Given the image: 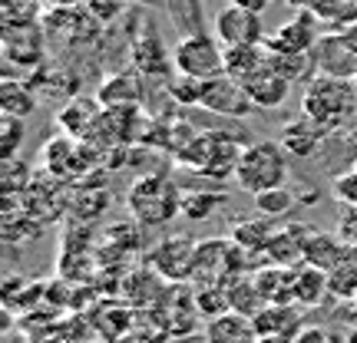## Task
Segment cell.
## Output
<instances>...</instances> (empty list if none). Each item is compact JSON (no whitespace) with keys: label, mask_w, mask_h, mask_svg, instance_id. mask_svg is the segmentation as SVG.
Returning <instances> with one entry per match:
<instances>
[{"label":"cell","mask_w":357,"mask_h":343,"mask_svg":"<svg viewBox=\"0 0 357 343\" xmlns=\"http://www.w3.org/2000/svg\"><path fill=\"white\" fill-rule=\"evenodd\" d=\"M301 113L321 122L328 132H341L357 115V83L337 77H314L301 93Z\"/></svg>","instance_id":"obj_1"},{"label":"cell","mask_w":357,"mask_h":343,"mask_svg":"<svg viewBox=\"0 0 357 343\" xmlns=\"http://www.w3.org/2000/svg\"><path fill=\"white\" fill-rule=\"evenodd\" d=\"M242 152H245V142L235 132L212 129V132H199L189 149L176 155V162L192 168L195 175L202 178H225V175H235Z\"/></svg>","instance_id":"obj_2"},{"label":"cell","mask_w":357,"mask_h":343,"mask_svg":"<svg viewBox=\"0 0 357 343\" xmlns=\"http://www.w3.org/2000/svg\"><path fill=\"white\" fill-rule=\"evenodd\" d=\"M129 215L142 228H166L172 218L182 215V191L166 175H142L129 189Z\"/></svg>","instance_id":"obj_3"},{"label":"cell","mask_w":357,"mask_h":343,"mask_svg":"<svg viewBox=\"0 0 357 343\" xmlns=\"http://www.w3.org/2000/svg\"><path fill=\"white\" fill-rule=\"evenodd\" d=\"M288 166H291V155L284 152L281 142H248L238 159V168H235V182L242 191L258 195V191L284 185Z\"/></svg>","instance_id":"obj_4"},{"label":"cell","mask_w":357,"mask_h":343,"mask_svg":"<svg viewBox=\"0 0 357 343\" xmlns=\"http://www.w3.org/2000/svg\"><path fill=\"white\" fill-rule=\"evenodd\" d=\"M172 66L178 77L212 79L225 73V47L215 40V33H185L172 50Z\"/></svg>","instance_id":"obj_5"},{"label":"cell","mask_w":357,"mask_h":343,"mask_svg":"<svg viewBox=\"0 0 357 343\" xmlns=\"http://www.w3.org/2000/svg\"><path fill=\"white\" fill-rule=\"evenodd\" d=\"M238 274V244L231 238H212V241H199L195 248V261H192L189 284L202 287V284H222L225 278Z\"/></svg>","instance_id":"obj_6"},{"label":"cell","mask_w":357,"mask_h":343,"mask_svg":"<svg viewBox=\"0 0 357 343\" xmlns=\"http://www.w3.org/2000/svg\"><path fill=\"white\" fill-rule=\"evenodd\" d=\"M212 30H215V40L222 43V47H258V43H265L268 40L261 13L235 7V3H229L225 10L215 13Z\"/></svg>","instance_id":"obj_7"},{"label":"cell","mask_w":357,"mask_h":343,"mask_svg":"<svg viewBox=\"0 0 357 343\" xmlns=\"http://www.w3.org/2000/svg\"><path fill=\"white\" fill-rule=\"evenodd\" d=\"M199 109H208L225 119H245L255 113V106L248 99V93L238 79H231L229 73L212 79H202V96H199Z\"/></svg>","instance_id":"obj_8"},{"label":"cell","mask_w":357,"mask_h":343,"mask_svg":"<svg viewBox=\"0 0 357 343\" xmlns=\"http://www.w3.org/2000/svg\"><path fill=\"white\" fill-rule=\"evenodd\" d=\"M195 248H199V241L189 238V234H169V238H162V241L149 251L146 264L153 267L155 274H162L169 284H182V280H189V274H192Z\"/></svg>","instance_id":"obj_9"},{"label":"cell","mask_w":357,"mask_h":343,"mask_svg":"<svg viewBox=\"0 0 357 343\" xmlns=\"http://www.w3.org/2000/svg\"><path fill=\"white\" fill-rule=\"evenodd\" d=\"M321 37V24L314 10H298L291 20H284L278 30H271L265 40L268 53H311Z\"/></svg>","instance_id":"obj_10"},{"label":"cell","mask_w":357,"mask_h":343,"mask_svg":"<svg viewBox=\"0 0 357 343\" xmlns=\"http://www.w3.org/2000/svg\"><path fill=\"white\" fill-rule=\"evenodd\" d=\"M311 56H314L318 77L357 79V53L344 40V33H321Z\"/></svg>","instance_id":"obj_11"},{"label":"cell","mask_w":357,"mask_h":343,"mask_svg":"<svg viewBox=\"0 0 357 343\" xmlns=\"http://www.w3.org/2000/svg\"><path fill=\"white\" fill-rule=\"evenodd\" d=\"M242 86L255 109H278V106H284V99H288V93H291L294 83L284 77L271 60H265L255 73H248V77L242 79Z\"/></svg>","instance_id":"obj_12"},{"label":"cell","mask_w":357,"mask_h":343,"mask_svg":"<svg viewBox=\"0 0 357 343\" xmlns=\"http://www.w3.org/2000/svg\"><path fill=\"white\" fill-rule=\"evenodd\" d=\"M328 136H331V132L321 126V122H314L311 115L301 113V115H294L291 122H284L278 142L284 145V152L291 155V159H311Z\"/></svg>","instance_id":"obj_13"},{"label":"cell","mask_w":357,"mask_h":343,"mask_svg":"<svg viewBox=\"0 0 357 343\" xmlns=\"http://www.w3.org/2000/svg\"><path fill=\"white\" fill-rule=\"evenodd\" d=\"M252 320H255V330L261 340L291 343L301 330V310L291 304H265Z\"/></svg>","instance_id":"obj_14"},{"label":"cell","mask_w":357,"mask_h":343,"mask_svg":"<svg viewBox=\"0 0 357 343\" xmlns=\"http://www.w3.org/2000/svg\"><path fill=\"white\" fill-rule=\"evenodd\" d=\"M129 56H132L136 73H142V77H166L169 70H176L172 66V53H166V47H162V40H159L155 30H142L139 37L132 40Z\"/></svg>","instance_id":"obj_15"},{"label":"cell","mask_w":357,"mask_h":343,"mask_svg":"<svg viewBox=\"0 0 357 343\" xmlns=\"http://www.w3.org/2000/svg\"><path fill=\"white\" fill-rule=\"evenodd\" d=\"M354 255L351 248L344 244L341 234H328V231H311L305 244V264L318 267L324 274H331L337 264H344L347 257Z\"/></svg>","instance_id":"obj_16"},{"label":"cell","mask_w":357,"mask_h":343,"mask_svg":"<svg viewBox=\"0 0 357 343\" xmlns=\"http://www.w3.org/2000/svg\"><path fill=\"white\" fill-rule=\"evenodd\" d=\"M311 231L314 228H307L301 221H291V225L278 228L265 251L268 261H271V264H288V267L305 264V244H307V234H311Z\"/></svg>","instance_id":"obj_17"},{"label":"cell","mask_w":357,"mask_h":343,"mask_svg":"<svg viewBox=\"0 0 357 343\" xmlns=\"http://www.w3.org/2000/svg\"><path fill=\"white\" fill-rule=\"evenodd\" d=\"M205 343H261V337L255 330V320L229 310L222 317L205 320Z\"/></svg>","instance_id":"obj_18"},{"label":"cell","mask_w":357,"mask_h":343,"mask_svg":"<svg viewBox=\"0 0 357 343\" xmlns=\"http://www.w3.org/2000/svg\"><path fill=\"white\" fill-rule=\"evenodd\" d=\"M294 271L298 267L271 264V261L261 271H255V284L265 304H294Z\"/></svg>","instance_id":"obj_19"},{"label":"cell","mask_w":357,"mask_h":343,"mask_svg":"<svg viewBox=\"0 0 357 343\" xmlns=\"http://www.w3.org/2000/svg\"><path fill=\"white\" fill-rule=\"evenodd\" d=\"M275 221L271 218H248V221H238L235 228H231V241L238 244V248H245V251H255V255H265L268 244H271V238H275Z\"/></svg>","instance_id":"obj_20"},{"label":"cell","mask_w":357,"mask_h":343,"mask_svg":"<svg viewBox=\"0 0 357 343\" xmlns=\"http://www.w3.org/2000/svg\"><path fill=\"white\" fill-rule=\"evenodd\" d=\"M225 291H229L231 310H238L245 317H255L258 310L265 307V297L258 291L255 274H231V278H225Z\"/></svg>","instance_id":"obj_21"},{"label":"cell","mask_w":357,"mask_h":343,"mask_svg":"<svg viewBox=\"0 0 357 343\" xmlns=\"http://www.w3.org/2000/svg\"><path fill=\"white\" fill-rule=\"evenodd\" d=\"M324 294H331L328 274L311 264H298V271H294V304L314 307L318 301H324Z\"/></svg>","instance_id":"obj_22"},{"label":"cell","mask_w":357,"mask_h":343,"mask_svg":"<svg viewBox=\"0 0 357 343\" xmlns=\"http://www.w3.org/2000/svg\"><path fill=\"white\" fill-rule=\"evenodd\" d=\"M314 17L324 26V33H341L357 24V0H314Z\"/></svg>","instance_id":"obj_23"},{"label":"cell","mask_w":357,"mask_h":343,"mask_svg":"<svg viewBox=\"0 0 357 343\" xmlns=\"http://www.w3.org/2000/svg\"><path fill=\"white\" fill-rule=\"evenodd\" d=\"M229 205L225 191H212V189H192L182 191V215L189 221H208L212 215H218V208Z\"/></svg>","instance_id":"obj_24"},{"label":"cell","mask_w":357,"mask_h":343,"mask_svg":"<svg viewBox=\"0 0 357 343\" xmlns=\"http://www.w3.org/2000/svg\"><path fill=\"white\" fill-rule=\"evenodd\" d=\"M0 109H3V115L26 119L37 109V96H33V89L26 86L24 79H3L0 83Z\"/></svg>","instance_id":"obj_25"},{"label":"cell","mask_w":357,"mask_h":343,"mask_svg":"<svg viewBox=\"0 0 357 343\" xmlns=\"http://www.w3.org/2000/svg\"><path fill=\"white\" fill-rule=\"evenodd\" d=\"M142 73H123V77L106 79L100 89V99L106 106H136L142 99Z\"/></svg>","instance_id":"obj_26"},{"label":"cell","mask_w":357,"mask_h":343,"mask_svg":"<svg viewBox=\"0 0 357 343\" xmlns=\"http://www.w3.org/2000/svg\"><path fill=\"white\" fill-rule=\"evenodd\" d=\"M268 60V47L258 43V47H225V73L231 79L242 83L248 73H255L258 66Z\"/></svg>","instance_id":"obj_27"},{"label":"cell","mask_w":357,"mask_h":343,"mask_svg":"<svg viewBox=\"0 0 357 343\" xmlns=\"http://www.w3.org/2000/svg\"><path fill=\"white\" fill-rule=\"evenodd\" d=\"M96 119H100V106L96 102H89V99H73L70 106H66L63 113H60V129H63L66 136H86L89 129L96 126Z\"/></svg>","instance_id":"obj_28"},{"label":"cell","mask_w":357,"mask_h":343,"mask_svg":"<svg viewBox=\"0 0 357 343\" xmlns=\"http://www.w3.org/2000/svg\"><path fill=\"white\" fill-rule=\"evenodd\" d=\"M268 60L278 66L291 83H305L307 86L311 79L318 77V70H314V56H311V53H268Z\"/></svg>","instance_id":"obj_29"},{"label":"cell","mask_w":357,"mask_h":343,"mask_svg":"<svg viewBox=\"0 0 357 343\" xmlns=\"http://www.w3.org/2000/svg\"><path fill=\"white\" fill-rule=\"evenodd\" d=\"M255 198V212L261 218H284L288 212H291L294 205H298V195H294L291 189H284V185H278V189H268V191H258V195H252Z\"/></svg>","instance_id":"obj_30"},{"label":"cell","mask_w":357,"mask_h":343,"mask_svg":"<svg viewBox=\"0 0 357 343\" xmlns=\"http://www.w3.org/2000/svg\"><path fill=\"white\" fill-rule=\"evenodd\" d=\"M79 155V145L73 136H56V139H50L47 145H43V159H47V168L50 172H56V175H70L73 172V166H70V159H77Z\"/></svg>","instance_id":"obj_31"},{"label":"cell","mask_w":357,"mask_h":343,"mask_svg":"<svg viewBox=\"0 0 357 343\" xmlns=\"http://www.w3.org/2000/svg\"><path fill=\"white\" fill-rule=\"evenodd\" d=\"M328 287H331L334 297H344V301L357 297V257L354 255L328 274Z\"/></svg>","instance_id":"obj_32"},{"label":"cell","mask_w":357,"mask_h":343,"mask_svg":"<svg viewBox=\"0 0 357 343\" xmlns=\"http://www.w3.org/2000/svg\"><path fill=\"white\" fill-rule=\"evenodd\" d=\"M24 136H26L24 119H17V115H3V119H0V155H3V162L17 155Z\"/></svg>","instance_id":"obj_33"},{"label":"cell","mask_w":357,"mask_h":343,"mask_svg":"<svg viewBox=\"0 0 357 343\" xmlns=\"http://www.w3.org/2000/svg\"><path fill=\"white\" fill-rule=\"evenodd\" d=\"M169 96L178 102V106H199V96H202V79L195 77H178L169 79Z\"/></svg>","instance_id":"obj_34"},{"label":"cell","mask_w":357,"mask_h":343,"mask_svg":"<svg viewBox=\"0 0 357 343\" xmlns=\"http://www.w3.org/2000/svg\"><path fill=\"white\" fill-rule=\"evenodd\" d=\"M126 3H129V0H86V3H83V10H86L96 24L109 26L119 13L126 10Z\"/></svg>","instance_id":"obj_35"},{"label":"cell","mask_w":357,"mask_h":343,"mask_svg":"<svg viewBox=\"0 0 357 343\" xmlns=\"http://www.w3.org/2000/svg\"><path fill=\"white\" fill-rule=\"evenodd\" d=\"M334 198L344 202V208H357V166L334 178Z\"/></svg>","instance_id":"obj_36"},{"label":"cell","mask_w":357,"mask_h":343,"mask_svg":"<svg viewBox=\"0 0 357 343\" xmlns=\"http://www.w3.org/2000/svg\"><path fill=\"white\" fill-rule=\"evenodd\" d=\"M337 234L344 238V244L351 248V251H357V208H347L344 215H341V228H337Z\"/></svg>","instance_id":"obj_37"},{"label":"cell","mask_w":357,"mask_h":343,"mask_svg":"<svg viewBox=\"0 0 357 343\" xmlns=\"http://www.w3.org/2000/svg\"><path fill=\"white\" fill-rule=\"evenodd\" d=\"M291 343H337L324 327H301Z\"/></svg>","instance_id":"obj_38"},{"label":"cell","mask_w":357,"mask_h":343,"mask_svg":"<svg viewBox=\"0 0 357 343\" xmlns=\"http://www.w3.org/2000/svg\"><path fill=\"white\" fill-rule=\"evenodd\" d=\"M43 7H53V10H77L79 3H86V0H40Z\"/></svg>","instance_id":"obj_39"},{"label":"cell","mask_w":357,"mask_h":343,"mask_svg":"<svg viewBox=\"0 0 357 343\" xmlns=\"http://www.w3.org/2000/svg\"><path fill=\"white\" fill-rule=\"evenodd\" d=\"M229 3H235V7H245V10L265 13V10H268V3H271V0H229Z\"/></svg>","instance_id":"obj_40"},{"label":"cell","mask_w":357,"mask_h":343,"mask_svg":"<svg viewBox=\"0 0 357 343\" xmlns=\"http://www.w3.org/2000/svg\"><path fill=\"white\" fill-rule=\"evenodd\" d=\"M341 33H344V40L351 43V47H354V53H357V24H351L347 30H341Z\"/></svg>","instance_id":"obj_41"},{"label":"cell","mask_w":357,"mask_h":343,"mask_svg":"<svg viewBox=\"0 0 357 343\" xmlns=\"http://www.w3.org/2000/svg\"><path fill=\"white\" fill-rule=\"evenodd\" d=\"M288 7H294V10H311L314 7V0H284Z\"/></svg>","instance_id":"obj_42"},{"label":"cell","mask_w":357,"mask_h":343,"mask_svg":"<svg viewBox=\"0 0 357 343\" xmlns=\"http://www.w3.org/2000/svg\"><path fill=\"white\" fill-rule=\"evenodd\" d=\"M132 3H139V7H159V3H169V0H132Z\"/></svg>","instance_id":"obj_43"},{"label":"cell","mask_w":357,"mask_h":343,"mask_svg":"<svg viewBox=\"0 0 357 343\" xmlns=\"http://www.w3.org/2000/svg\"><path fill=\"white\" fill-rule=\"evenodd\" d=\"M344 343H357V327H354L351 333H347V340H344Z\"/></svg>","instance_id":"obj_44"},{"label":"cell","mask_w":357,"mask_h":343,"mask_svg":"<svg viewBox=\"0 0 357 343\" xmlns=\"http://www.w3.org/2000/svg\"><path fill=\"white\" fill-rule=\"evenodd\" d=\"M354 83H357V79H354Z\"/></svg>","instance_id":"obj_45"}]
</instances>
